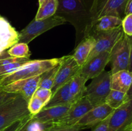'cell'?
<instances>
[{
	"label": "cell",
	"instance_id": "9a60e30c",
	"mask_svg": "<svg viewBox=\"0 0 132 131\" xmlns=\"http://www.w3.org/2000/svg\"><path fill=\"white\" fill-rule=\"evenodd\" d=\"M71 105L67 104L44 107L37 114L32 116V119L36 123L49 126L63 118L67 114Z\"/></svg>",
	"mask_w": 132,
	"mask_h": 131
},
{
	"label": "cell",
	"instance_id": "7402d4cb",
	"mask_svg": "<svg viewBox=\"0 0 132 131\" xmlns=\"http://www.w3.org/2000/svg\"><path fill=\"white\" fill-rule=\"evenodd\" d=\"M87 81L85 77L78 74L68 82L70 92L76 100L85 96Z\"/></svg>",
	"mask_w": 132,
	"mask_h": 131
},
{
	"label": "cell",
	"instance_id": "d6a6232c",
	"mask_svg": "<svg viewBox=\"0 0 132 131\" xmlns=\"http://www.w3.org/2000/svg\"><path fill=\"white\" fill-rule=\"evenodd\" d=\"M16 94L14 93H10V92H5V91H3L2 89H0V105H2L6 101H8L10 99L12 98L15 97Z\"/></svg>",
	"mask_w": 132,
	"mask_h": 131
},
{
	"label": "cell",
	"instance_id": "4fadbf2b",
	"mask_svg": "<svg viewBox=\"0 0 132 131\" xmlns=\"http://www.w3.org/2000/svg\"><path fill=\"white\" fill-rule=\"evenodd\" d=\"M110 53L108 51H104L88 60L81 67L79 74L87 80L97 77L104 71L106 66L109 63Z\"/></svg>",
	"mask_w": 132,
	"mask_h": 131
},
{
	"label": "cell",
	"instance_id": "4316f807",
	"mask_svg": "<svg viewBox=\"0 0 132 131\" xmlns=\"http://www.w3.org/2000/svg\"><path fill=\"white\" fill-rule=\"evenodd\" d=\"M45 107V104L41 99L38 98L36 96L33 95L29 101L28 102V110L30 114L34 116L39 112L41 111Z\"/></svg>",
	"mask_w": 132,
	"mask_h": 131
},
{
	"label": "cell",
	"instance_id": "83f0119b",
	"mask_svg": "<svg viewBox=\"0 0 132 131\" xmlns=\"http://www.w3.org/2000/svg\"><path fill=\"white\" fill-rule=\"evenodd\" d=\"M34 95L38 98L41 99L45 103V106H46L51 99L52 96V92L50 89L38 87L35 93L34 94Z\"/></svg>",
	"mask_w": 132,
	"mask_h": 131
},
{
	"label": "cell",
	"instance_id": "52a82bcc",
	"mask_svg": "<svg viewBox=\"0 0 132 131\" xmlns=\"http://www.w3.org/2000/svg\"><path fill=\"white\" fill-rule=\"evenodd\" d=\"M130 46L129 37L125 33L116 42L110 53L111 74L121 70H128Z\"/></svg>",
	"mask_w": 132,
	"mask_h": 131
},
{
	"label": "cell",
	"instance_id": "3957f363",
	"mask_svg": "<svg viewBox=\"0 0 132 131\" xmlns=\"http://www.w3.org/2000/svg\"><path fill=\"white\" fill-rule=\"evenodd\" d=\"M29 114L28 102L21 95H16L0 105V131Z\"/></svg>",
	"mask_w": 132,
	"mask_h": 131
},
{
	"label": "cell",
	"instance_id": "603a6c76",
	"mask_svg": "<svg viewBox=\"0 0 132 131\" xmlns=\"http://www.w3.org/2000/svg\"><path fill=\"white\" fill-rule=\"evenodd\" d=\"M58 7V0H45L39 5L35 19H43L55 15Z\"/></svg>",
	"mask_w": 132,
	"mask_h": 131
},
{
	"label": "cell",
	"instance_id": "d6986e66",
	"mask_svg": "<svg viewBox=\"0 0 132 131\" xmlns=\"http://www.w3.org/2000/svg\"><path fill=\"white\" fill-rule=\"evenodd\" d=\"M132 82V73L128 70H121L111 74V89L126 93Z\"/></svg>",
	"mask_w": 132,
	"mask_h": 131
},
{
	"label": "cell",
	"instance_id": "ffe728a7",
	"mask_svg": "<svg viewBox=\"0 0 132 131\" xmlns=\"http://www.w3.org/2000/svg\"><path fill=\"white\" fill-rule=\"evenodd\" d=\"M122 19L113 15H104L95 21L88 35L95 32L111 30L122 26Z\"/></svg>",
	"mask_w": 132,
	"mask_h": 131
},
{
	"label": "cell",
	"instance_id": "e0dca14e",
	"mask_svg": "<svg viewBox=\"0 0 132 131\" xmlns=\"http://www.w3.org/2000/svg\"><path fill=\"white\" fill-rule=\"evenodd\" d=\"M95 44V39L92 35H87L76 45L72 56L79 66L82 67L87 61Z\"/></svg>",
	"mask_w": 132,
	"mask_h": 131
},
{
	"label": "cell",
	"instance_id": "f35d334b",
	"mask_svg": "<svg viewBox=\"0 0 132 131\" xmlns=\"http://www.w3.org/2000/svg\"><path fill=\"white\" fill-rule=\"evenodd\" d=\"M3 76H1V77H0V80H1V77H2ZM0 89H2V88H1V86H0Z\"/></svg>",
	"mask_w": 132,
	"mask_h": 131
},
{
	"label": "cell",
	"instance_id": "ac0fdd59",
	"mask_svg": "<svg viewBox=\"0 0 132 131\" xmlns=\"http://www.w3.org/2000/svg\"><path fill=\"white\" fill-rule=\"evenodd\" d=\"M28 58H18L9 55L7 50L0 55V77L10 74L29 61Z\"/></svg>",
	"mask_w": 132,
	"mask_h": 131
},
{
	"label": "cell",
	"instance_id": "836d02e7",
	"mask_svg": "<svg viewBox=\"0 0 132 131\" xmlns=\"http://www.w3.org/2000/svg\"><path fill=\"white\" fill-rule=\"evenodd\" d=\"M129 14H132V0H128L125 8V16Z\"/></svg>",
	"mask_w": 132,
	"mask_h": 131
},
{
	"label": "cell",
	"instance_id": "484cf974",
	"mask_svg": "<svg viewBox=\"0 0 132 131\" xmlns=\"http://www.w3.org/2000/svg\"><path fill=\"white\" fill-rule=\"evenodd\" d=\"M7 53L12 57L18 58H28L30 59V52L28 44L18 42L7 50Z\"/></svg>",
	"mask_w": 132,
	"mask_h": 131
},
{
	"label": "cell",
	"instance_id": "7c38bea8",
	"mask_svg": "<svg viewBox=\"0 0 132 131\" xmlns=\"http://www.w3.org/2000/svg\"><path fill=\"white\" fill-rule=\"evenodd\" d=\"M39 76L33 78L14 81L4 86L3 91L10 93L19 95L28 102L38 88Z\"/></svg>",
	"mask_w": 132,
	"mask_h": 131
},
{
	"label": "cell",
	"instance_id": "6da1fadb",
	"mask_svg": "<svg viewBox=\"0 0 132 131\" xmlns=\"http://www.w3.org/2000/svg\"><path fill=\"white\" fill-rule=\"evenodd\" d=\"M90 7L86 0H58L55 15L62 17L74 26L76 33V46L88 35L91 30Z\"/></svg>",
	"mask_w": 132,
	"mask_h": 131
},
{
	"label": "cell",
	"instance_id": "8992f818",
	"mask_svg": "<svg viewBox=\"0 0 132 131\" xmlns=\"http://www.w3.org/2000/svg\"><path fill=\"white\" fill-rule=\"evenodd\" d=\"M128 1V0H94L90 7L92 21V26L95 21L104 15H113L123 19L125 17V8Z\"/></svg>",
	"mask_w": 132,
	"mask_h": 131
},
{
	"label": "cell",
	"instance_id": "9c48e42d",
	"mask_svg": "<svg viewBox=\"0 0 132 131\" xmlns=\"http://www.w3.org/2000/svg\"><path fill=\"white\" fill-rule=\"evenodd\" d=\"M81 68V67L78 65L72 55L63 57L55 76L54 86L51 89L52 95L58 89L69 82L75 76L78 74Z\"/></svg>",
	"mask_w": 132,
	"mask_h": 131
},
{
	"label": "cell",
	"instance_id": "d590c367",
	"mask_svg": "<svg viewBox=\"0 0 132 131\" xmlns=\"http://www.w3.org/2000/svg\"><path fill=\"white\" fill-rule=\"evenodd\" d=\"M126 95H127L128 100H132V82L131 86H130V89H129L128 91L126 92Z\"/></svg>",
	"mask_w": 132,
	"mask_h": 131
},
{
	"label": "cell",
	"instance_id": "44dd1931",
	"mask_svg": "<svg viewBox=\"0 0 132 131\" xmlns=\"http://www.w3.org/2000/svg\"><path fill=\"white\" fill-rule=\"evenodd\" d=\"M76 101L70 92L68 82L58 89L52 95L51 99L45 107L55 106V105L72 104Z\"/></svg>",
	"mask_w": 132,
	"mask_h": 131
},
{
	"label": "cell",
	"instance_id": "e575fe53",
	"mask_svg": "<svg viewBox=\"0 0 132 131\" xmlns=\"http://www.w3.org/2000/svg\"><path fill=\"white\" fill-rule=\"evenodd\" d=\"M129 41H130V64H129L128 71H130V72H131L132 73V36L129 37Z\"/></svg>",
	"mask_w": 132,
	"mask_h": 131
},
{
	"label": "cell",
	"instance_id": "74e56055",
	"mask_svg": "<svg viewBox=\"0 0 132 131\" xmlns=\"http://www.w3.org/2000/svg\"><path fill=\"white\" fill-rule=\"evenodd\" d=\"M44 1H45V0H38V1H39V5H41V4Z\"/></svg>",
	"mask_w": 132,
	"mask_h": 131
},
{
	"label": "cell",
	"instance_id": "2e32d148",
	"mask_svg": "<svg viewBox=\"0 0 132 131\" xmlns=\"http://www.w3.org/2000/svg\"><path fill=\"white\" fill-rule=\"evenodd\" d=\"M19 33L5 18L0 16V55L18 42Z\"/></svg>",
	"mask_w": 132,
	"mask_h": 131
},
{
	"label": "cell",
	"instance_id": "277c9868",
	"mask_svg": "<svg viewBox=\"0 0 132 131\" xmlns=\"http://www.w3.org/2000/svg\"><path fill=\"white\" fill-rule=\"evenodd\" d=\"M65 23L63 18L56 15L43 19H34L19 32L18 42L28 44L44 32Z\"/></svg>",
	"mask_w": 132,
	"mask_h": 131
},
{
	"label": "cell",
	"instance_id": "7a4b0ae2",
	"mask_svg": "<svg viewBox=\"0 0 132 131\" xmlns=\"http://www.w3.org/2000/svg\"><path fill=\"white\" fill-rule=\"evenodd\" d=\"M61 58H55L45 60H30L15 71L3 76L0 80L1 88L14 81L38 77L46 71L60 64Z\"/></svg>",
	"mask_w": 132,
	"mask_h": 131
},
{
	"label": "cell",
	"instance_id": "f546056e",
	"mask_svg": "<svg viewBox=\"0 0 132 131\" xmlns=\"http://www.w3.org/2000/svg\"><path fill=\"white\" fill-rule=\"evenodd\" d=\"M32 116L29 114V115L22 118V119H18V120L15 121V122L12 123L11 125L8 126L7 127H6L2 131H18L27 121H28L32 118Z\"/></svg>",
	"mask_w": 132,
	"mask_h": 131
},
{
	"label": "cell",
	"instance_id": "5b68a950",
	"mask_svg": "<svg viewBox=\"0 0 132 131\" xmlns=\"http://www.w3.org/2000/svg\"><path fill=\"white\" fill-rule=\"evenodd\" d=\"M110 78V71H104L86 86L85 96L94 107L105 103L111 90Z\"/></svg>",
	"mask_w": 132,
	"mask_h": 131
},
{
	"label": "cell",
	"instance_id": "cb8c5ba5",
	"mask_svg": "<svg viewBox=\"0 0 132 131\" xmlns=\"http://www.w3.org/2000/svg\"><path fill=\"white\" fill-rule=\"evenodd\" d=\"M128 101L129 100H128L126 93L117 90L111 89L106 99L105 103L112 109H117Z\"/></svg>",
	"mask_w": 132,
	"mask_h": 131
},
{
	"label": "cell",
	"instance_id": "5bb4252c",
	"mask_svg": "<svg viewBox=\"0 0 132 131\" xmlns=\"http://www.w3.org/2000/svg\"><path fill=\"white\" fill-rule=\"evenodd\" d=\"M115 109H112L106 103L94 107L77 123L80 128H92L110 116Z\"/></svg>",
	"mask_w": 132,
	"mask_h": 131
},
{
	"label": "cell",
	"instance_id": "4dcf8cb0",
	"mask_svg": "<svg viewBox=\"0 0 132 131\" xmlns=\"http://www.w3.org/2000/svg\"><path fill=\"white\" fill-rule=\"evenodd\" d=\"M122 28L124 33L128 36H132V14L126 15L122 19Z\"/></svg>",
	"mask_w": 132,
	"mask_h": 131
},
{
	"label": "cell",
	"instance_id": "f1b7e54d",
	"mask_svg": "<svg viewBox=\"0 0 132 131\" xmlns=\"http://www.w3.org/2000/svg\"><path fill=\"white\" fill-rule=\"evenodd\" d=\"M81 128L77 125H50L44 131H80Z\"/></svg>",
	"mask_w": 132,
	"mask_h": 131
},
{
	"label": "cell",
	"instance_id": "8d00e7d4",
	"mask_svg": "<svg viewBox=\"0 0 132 131\" xmlns=\"http://www.w3.org/2000/svg\"><path fill=\"white\" fill-rule=\"evenodd\" d=\"M126 131H132V123L128 127V128L126 130Z\"/></svg>",
	"mask_w": 132,
	"mask_h": 131
},
{
	"label": "cell",
	"instance_id": "30bf717a",
	"mask_svg": "<svg viewBox=\"0 0 132 131\" xmlns=\"http://www.w3.org/2000/svg\"><path fill=\"white\" fill-rule=\"evenodd\" d=\"M93 107L87 98L82 96L72 104L67 114L63 118L51 125H74Z\"/></svg>",
	"mask_w": 132,
	"mask_h": 131
},
{
	"label": "cell",
	"instance_id": "d4e9b609",
	"mask_svg": "<svg viewBox=\"0 0 132 131\" xmlns=\"http://www.w3.org/2000/svg\"><path fill=\"white\" fill-rule=\"evenodd\" d=\"M59 64L49 70L46 71L45 73L39 76V81L38 87L40 88L48 89H52L54 86V81L55 79L57 72L59 69Z\"/></svg>",
	"mask_w": 132,
	"mask_h": 131
},
{
	"label": "cell",
	"instance_id": "ba28073f",
	"mask_svg": "<svg viewBox=\"0 0 132 131\" xmlns=\"http://www.w3.org/2000/svg\"><path fill=\"white\" fill-rule=\"evenodd\" d=\"M123 33V30L121 26L111 30L95 32L90 34L95 39V44L88 60L104 51L110 53L112 49L122 37Z\"/></svg>",
	"mask_w": 132,
	"mask_h": 131
},
{
	"label": "cell",
	"instance_id": "8fae6325",
	"mask_svg": "<svg viewBox=\"0 0 132 131\" xmlns=\"http://www.w3.org/2000/svg\"><path fill=\"white\" fill-rule=\"evenodd\" d=\"M132 123V100H129L111 115L108 131H126Z\"/></svg>",
	"mask_w": 132,
	"mask_h": 131
},
{
	"label": "cell",
	"instance_id": "1f68e13d",
	"mask_svg": "<svg viewBox=\"0 0 132 131\" xmlns=\"http://www.w3.org/2000/svg\"><path fill=\"white\" fill-rule=\"evenodd\" d=\"M112 115V114H111ZM111 115L109 116L107 118L102 121L101 122L99 123L92 127V130L91 131H108V124H109V121L110 119Z\"/></svg>",
	"mask_w": 132,
	"mask_h": 131
}]
</instances>
